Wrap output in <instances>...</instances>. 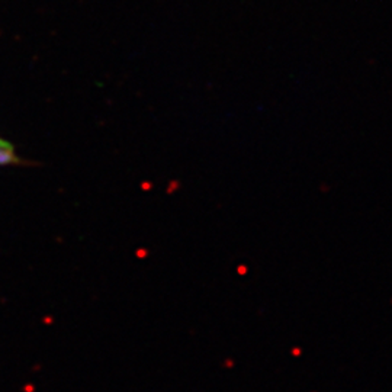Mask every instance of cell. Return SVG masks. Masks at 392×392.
<instances>
[{"instance_id":"1","label":"cell","mask_w":392,"mask_h":392,"mask_svg":"<svg viewBox=\"0 0 392 392\" xmlns=\"http://www.w3.org/2000/svg\"><path fill=\"white\" fill-rule=\"evenodd\" d=\"M21 160L18 159L12 144L0 138V166H12L19 164Z\"/></svg>"}]
</instances>
